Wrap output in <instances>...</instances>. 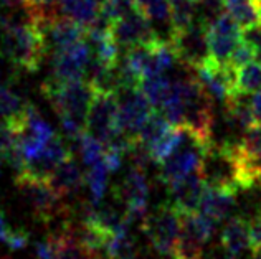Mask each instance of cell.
I'll use <instances>...</instances> for the list:
<instances>
[{
    "mask_svg": "<svg viewBox=\"0 0 261 259\" xmlns=\"http://www.w3.org/2000/svg\"><path fill=\"white\" fill-rule=\"evenodd\" d=\"M0 53L17 68L33 73L48 53L46 35L35 18L0 20Z\"/></svg>",
    "mask_w": 261,
    "mask_h": 259,
    "instance_id": "1",
    "label": "cell"
},
{
    "mask_svg": "<svg viewBox=\"0 0 261 259\" xmlns=\"http://www.w3.org/2000/svg\"><path fill=\"white\" fill-rule=\"evenodd\" d=\"M42 91L57 111L63 132L71 139H78L88 131V112L94 99L96 90L86 79L58 81L46 79Z\"/></svg>",
    "mask_w": 261,
    "mask_h": 259,
    "instance_id": "2",
    "label": "cell"
},
{
    "mask_svg": "<svg viewBox=\"0 0 261 259\" xmlns=\"http://www.w3.org/2000/svg\"><path fill=\"white\" fill-rule=\"evenodd\" d=\"M142 229L157 253L167 259H175L182 233V213L174 205H161L152 215H146Z\"/></svg>",
    "mask_w": 261,
    "mask_h": 259,
    "instance_id": "3",
    "label": "cell"
},
{
    "mask_svg": "<svg viewBox=\"0 0 261 259\" xmlns=\"http://www.w3.org/2000/svg\"><path fill=\"white\" fill-rule=\"evenodd\" d=\"M210 146L212 144H205L195 137L189 129H185L180 146L161 163V180L169 185V183L184 179L190 174L200 172L205 152Z\"/></svg>",
    "mask_w": 261,
    "mask_h": 259,
    "instance_id": "4",
    "label": "cell"
},
{
    "mask_svg": "<svg viewBox=\"0 0 261 259\" xmlns=\"http://www.w3.org/2000/svg\"><path fill=\"white\" fill-rule=\"evenodd\" d=\"M15 183L38 220L50 221L65 211L63 195H60L53 188L50 180L38 179V177H32L27 174H18Z\"/></svg>",
    "mask_w": 261,
    "mask_h": 259,
    "instance_id": "5",
    "label": "cell"
},
{
    "mask_svg": "<svg viewBox=\"0 0 261 259\" xmlns=\"http://www.w3.org/2000/svg\"><path fill=\"white\" fill-rule=\"evenodd\" d=\"M119 101L116 91H96L88 112V132L108 146L121 135L119 129Z\"/></svg>",
    "mask_w": 261,
    "mask_h": 259,
    "instance_id": "6",
    "label": "cell"
},
{
    "mask_svg": "<svg viewBox=\"0 0 261 259\" xmlns=\"http://www.w3.org/2000/svg\"><path fill=\"white\" fill-rule=\"evenodd\" d=\"M169 42L174 46L178 63L187 66L189 70H197L198 66L212 60L207 25H203L200 20H195L190 26L180 32L170 33Z\"/></svg>",
    "mask_w": 261,
    "mask_h": 259,
    "instance_id": "7",
    "label": "cell"
},
{
    "mask_svg": "<svg viewBox=\"0 0 261 259\" xmlns=\"http://www.w3.org/2000/svg\"><path fill=\"white\" fill-rule=\"evenodd\" d=\"M116 94H118L119 101V129L126 137L136 144L137 135L149 119V116L152 114L154 107L139 86H121Z\"/></svg>",
    "mask_w": 261,
    "mask_h": 259,
    "instance_id": "8",
    "label": "cell"
},
{
    "mask_svg": "<svg viewBox=\"0 0 261 259\" xmlns=\"http://www.w3.org/2000/svg\"><path fill=\"white\" fill-rule=\"evenodd\" d=\"M111 32L121 48H133L136 45H149L161 37L154 30L152 22L139 7L133 4L122 15L111 25Z\"/></svg>",
    "mask_w": 261,
    "mask_h": 259,
    "instance_id": "9",
    "label": "cell"
},
{
    "mask_svg": "<svg viewBox=\"0 0 261 259\" xmlns=\"http://www.w3.org/2000/svg\"><path fill=\"white\" fill-rule=\"evenodd\" d=\"M242 26H240L228 12H223L207 28L208 46L212 60L218 65H228L233 50L242 42Z\"/></svg>",
    "mask_w": 261,
    "mask_h": 259,
    "instance_id": "10",
    "label": "cell"
},
{
    "mask_svg": "<svg viewBox=\"0 0 261 259\" xmlns=\"http://www.w3.org/2000/svg\"><path fill=\"white\" fill-rule=\"evenodd\" d=\"M235 154L242 168L243 187L251 188L261 180V122H255L235 144Z\"/></svg>",
    "mask_w": 261,
    "mask_h": 259,
    "instance_id": "11",
    "label": "cell"
},
{
    "mask_svg": "<svg viewBox=\"0 0 261 259\" xmlns=\"http://www.w3.org/2000/svg\"><path fill=\"white\" fill-rule=\"evenodd\" d=\"M119 200L126 205V213L130 221H144L149 200V185L142 167L133 165L124 180L118 187Z\"/></svg>",
    "mask_w": 261,
    "mask_h": 259,
    "instance_id": "12",
    "label": "cell"
},
{
    "mask_svg": "<svg viewBox=\"0 0 261 259\" xmlns=\"http://www.w3.org/2000/svg\"><path fill=\"white\" fill-rule=\"evenodd\" d=\"M91 58V46L85 42L55 50L51 58V78L58 81L85 79L88 61Z\"/></svg>",
    "mask_w": 261,
    "mask_h": 259,
    "instance_id": "13",
    "label": "cell"
},
{
    "mask_svg": "<svg viewBox=\"0 0 261 259\" xmlns=\"http://www.w3.org/2000/svg\"><path fill=\"white\" fill-rule=\"evenodd\" d=\"M169 193L172 196V205L182 215L195 213L200 207L202 195L207 188V182L203 180L200 172L190 174L184 179H178L167 185Z\"/></svg>",
    "mask_w": 261,
    "mask_h": 259,
    "instance_id": "14",
    "label": "cell"
},
{
    "mask_svg": "<svg viewBox=\"0 0 261 259\" xmlns=\"http://www.w3.org/2000/svg\"><path fill=\"white\" fill-rule=\"evenodd\" d=\"M43 32L46 35L48 46H51L53 51L76 45L80 42H85L88 38V30L85 26H81L80 23L63 17L61 13H58L51 20H48L43 25Z\"/></svg>",
    "mask_w": 261,
    "mask_h": 259,
    "instance_id": "15",
    "label": "cell"
},
{
    "mask_svg": "<svg viewBox=\"0 0 261 259\" xmlns=\"http://www.w3.org/2000/svg\"><path fill=\"white\" fill-rule=\"evenodd\" d=\"M48 243L57 259H102L101 251L91 248L70 228L48 238Z\"/></svg>",
    "mask_w": 261,
    "mask_h": 259,
    "instance_id": "16",
    "label": "cell"
},
{
    "mask_svg": "<svg viewBox=\"0 0 261 259\" xmlns=\"http://www.w3.org/2000/svg\"><path fill=\"white\" fill-rule=\"evenodd\" d=\"M237 193H238V190L235 188L207 185V188H205V192L202 195L198 211H202L203 215L210 216L212 220H215L217 223L223 221L231 215L233 208L237 207Z\"/></svg>",
    "mask_w": 261,
    "mask_h": 259,
    "instance_id": "17",
    "label": "cell"
},
{
    "mask_svg": "<svg viewBox=\"0 0 261 259\" xmlns=\"http://www.w3.org/2000/svg\"><path fill=\"white\" fill-rule=\"evenodd\" d=\"M105 0H58V12L89 30L98 23Z\"/></svg>",
    "mask_w": 261,
    "mask_h": 259,
    "instance_id": "18",
    "label": "cell"
},
{
    "mask_svg": "<svg viewBox=\"0 0 261 259\" xmlns=\"http://www.w3.org/2000/svg\"><path fill=\"white\" fill-rule=\"evenodd\" d=\"M220 244L237 256L238 259L246 249H250V233H248V221L243 216H231L220 233Z\"/></svg>",
    "mask_w": 261,
    "mask_h": 259,
    "instance_id": "19",
    "label": "cell"
},
{
    "mask_svg": "<svg viewBox=\"0 0 261 259\" xmlns=\"http://www.w3.org/2000/svg\"><path fill=\"white\" fill-rule=\"evenodd\" d=\"M48 180H50L53 188L57 190L60 195L68 196V195L76 193L78 190L83 187L85 177H83V172H81V168L78 167L76 160L73 159V155H70L66 160H63L53 170V174L50 175Z\"/></svg>",
    "mask_w": 261,
    "mask_h": 259,
    "instance_id": "20",
    "label": "cell"
},
{
    "mask_svg": "<svg viewBox=\"0 0 261 259\" xmlns=\"http://www.w3.org/2000/svg\"><path fill=\"white\" fill-rule=\"evenodd\" d=\"M225 10L242 30L261 23V0H225Z\"/></svg>",
    "mask_w": 261,
    "mask_h": 259,
    "instance_id": "21",
    "label": "cell"
},
{
    "mask_svg": "<svg viewBox=\"0 0 261 259\" xmlns=\"http://www.w3.org/2000/svg\"><path fill=\"white\" fill-rule=\"evenodd\" d=\"M27 104L29 103H23V99L12 88L0 84V118L10 121L17 131L25 119Z\"/></svg>",
    "mask_w": 261,
    "mask_h": 259,
    "instance_id": "22",
    "label": "cell"
},
{
    "mask_svg": "<svg viewBox=\"0 0 261 259\" xmlns=\"http://www.w3.org/2000/svg\"><path fill=\"white\" fill-rule=\"evenodd\" d=\"M174 126L167 121V118L161 111H152V114L149 116V119L146 121V124L142 126L139 135L136 139V144H139L142 147L149 149L154 144L155 140H159L164 134L170 131Z\"/></svg>",
    "mask_w": 261,
    "mask_h": 259,
    "instance_id": "23",
    "label": "cell"
},
{
    "mask_svg": "<svg viewBox=\"0 0 261 259\" xmlns=\"http://www.w3.org/2000/svg\"><path fill=\"white\" fill-rule=\"evenodd\" d=\"M139 88L146 94L152 107L159 109L164 104V101L167 99L170 90H172V79L167 78L166 74H155V76L144 78Z\"/></svg>",
    "mask_w": 261,
    "mask_h": 259,
    "instance_id": "24",
    "label": "cell"
},
{
    "mask_svg": "<svg viewBox=\"0 0 261 259\" xmlns=\"http://www.w3.org/2000/svg\"><path fill=\"white\" fill-rule=\"evenodd\" d=\"M105 253L109 259H134L136 244L129 235V229L114 231L105 244Z\"/></svg>",
    "mask_w": 261,
    "mask_h": 259,
    "instance_id": "25",
    "label": "cell"
},
{
    "mask_svg": "<svg viewBox=\"0 0 261 259\" xmlns=\"http://www.w3.org/2000/svg\"><path fill=\"white\" fill-rule=\"evenodd\" d=\"M261 90V63L251 61L235 70V91L237 94H255Z\"/></svg>",
    "mask_w": 261,
    "mask_h": 259,
    "instance_id": "26",
    "label": "cell"
},
{
    "mask_svg": "<svg viewBox=\"0 0 261 259\" xmlns=\"http://www.w3.org/2000/svg\"><path fill=\"white\" fill-rule=\"evenodd\" d=\"M197 20L194 0H170V33L187 28Z\"/></svg>",
    "mask_w": 261,
    "mask_h": 259,
    "instance_id": "27",
    "label": "cell"
},
{
    "mask_svg": "<svg viewBox=\"0 0 261 259\" xmlns=\"http://www.w3.org/2000/svg\"><path fill=\"white\" fill-rule=\"evenodd\" d=\"M76 142H78V151L81 154V159H83V162L88 167H91L96 162L102 160L106 146L102 144L99 139H96L91 132H88V131L83 132L76 139Z\"/></svg>",
    "mask_w": 261,
    "mask_h": 259,
    "instance_id": "28",
    "label": "cell"
},
{
    "mask_svg": "<svg viewBox=\"0 0 261 259\" xmlns=\"http://www.w3.org/2000/svg\"><path fill=\"white\" fill-rule=\"evenodd\" d=\"M108 167L106 163L99 160L96 162L94 165L89 167L88 175H86V183L89 187V192L94 202H101L102 196L106 193V187H108Z\"/></svg>",
    "mask_w": 261,
    "mask_h": 259,
    "instance_id": "29",
    "label": "cell"
},
{
    "mask_svg": "<svg viewBox=\"0 0 261 259\" xmlns=\"http://www.w3.org/2000/svg\"><path fill=\"white\" fill-rule=\"evenodd\" d=\"M18 140V131L10 121L0 118V159L9 162L12 152L15 151Z\"/></svg>",
    "mask_w": 261,
    "mask_h": 259,
    "instance_id": "30",
    "label": "cell"
},
{
    "mask_svg": "<svg viewBox=\"0 0 261 259\" xmlns=\"http://www.w3.org/2000/svg\"><path fill=\"white\" fill-rule=\"evenodd\" d=\"M251 61H255V48H253L248 42L242 40V42L237 45V48L233 50L231 56L228 60V66L233 68V70H238V68L248 65Z\"/></svg>",
    "mask_w": 261,
    "mask_h": 259,
    "instance_id": "31",
    "label": "cell"
},
{
    "mask_svg": "<svg viewBox=\"0 0 261 259\" xmlns=\"http://www.w3.org/2000/svg\"><path fill=\"white\" fill-rule=\"evenodd\" d=\"M248 233H250V251L255 254L261 253V211L253 215L248 220Z\"/></svg>",
    "mask_w": 261,
    "mask_h": 259,
    "instance_id": "32",
    "label": "cell"
},
{
    "mask_svg": "<svg viewBox=\"0 0 261 259\" xmlns=\"http://www.w3.org/2000/svg\"><path fill=\"white\" fill-rule=\"evenodd\" d=\"M242 38L255 48V61L261 63V23L245 28L242 33Z\"/></svg>",
    "mask_w": 261,
    "mask_h": 259,
    "instance_id": "33",
    "label": "cell"
},
{
    "mask_svg": "<svg viewBox=\"0 0 261 259\" xmlns=\"http://www.w3.org/2000/svg\"><path fill=\"white\" fill-rule=\"evenodd\" d=\"M27 243H29V236H27L23 231H10L9 235V240H7V246L10 249H22L27 246Z\"/></svg>",
    "mask_w": 261,
    "mask_h": 259,
    "instance_id": "34",
    "label": "cell"
},
{
    "mask_svg": "<svg viewBox=\"0 0 261 259\" xmlns=\"http://www.w3.org/2000/svg\"><path fill=\"white\" fill-rule=\"evenodd\" d=\"M30 2L42 10L45 15H57L58 12V0H30Z\"/></svg>",
    "mask_w": 261,
    "mask_h": 259,
    "instance_id": "35",
    "label": "cell"
},
{
    "mask_svg": "<svg viewBox=\"0 0 261 259\" xmlns=\"http://www.w3.org/2000/svg\"><path fill=\"white\" fill-rule=\"evenodd\" d=\"M202 259H238V257L228 253V251L220 244V248H212L210 251H207V253L203 251Z\"/></svg>",
    "mask_w": 261,
    "mask_h": 259,
    "instance_id": "36",
    "label": "cell"
},
{
    "mask_svg": "<svg viewBox=\"0 0 261 259\" xmlns=\"http://www.w3.org/2000/svg\"><path fill=\"white\" fill-rule=\"evenodd\" d=\"M251 107H253V114H255L256 122H261V90L251 96Z\"/></svg>",
    "mask_w": 261,
    "mask_h": 259,
    "instance_id": "37",
    "label": "cell"
},
{
    "mask_svg": "<svg viewBox=\"0 0 261 259\" xmlns=\"http://www.w3.org/2000/svg\"><path fill=\"white\" fill-rule=\"evenodd\" d=\"M10 228L9 224H7L4 215L0 213V243H7V240H9V235H10Z\"/></svg>",
    "mask_w": 261,
    "mask_h": 259,
    "instance_id": "38",
    "label": "cell"
},
{
    "mask_svg": "<svg viewBox=\"0 0 261 259\" xmlns=\"http://www.w3.org/2000/svg\"><path fill=\"white\" fill-rule=\"evenodd\" d=\"M202 2H205V0H194V4H195V5H198V4H202Z\"/></svg>",
    "mask_w": 261,
    "mask_h": 259,
    "instance_id": "39",
    "label": "cell"
},
{
    "mask_svg": "<svg viewBox=\"0 0 261 259\" xmlns=\"http://www.w3.org/2000/svg\"><path fill=\"white\" fill-rule=\"evenodd\" d=\"M255 259H261V253L259 254H255Z\"/></svg>",
    "mask_w": 261,
    "mask_h": 259,
    "instance_id": "40",
    "label": "cell"
}]
</instances>
